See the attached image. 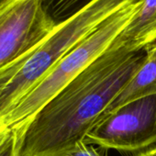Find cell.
<instances>
[{
  "mask_svg": "<svg viewBox=\"0 0 156 156\" xmlns=\"http://www.w3.org/2000/svg\"><path fill=\"white\" fill-rule=\"evenodd\" d=\"M102 23L100 13L87 6L55 25L34 48L0 69V119L32 90L55 64Z\"/></svg>",
  "mask_w": 156,
  "mask_h": 156,
  "instance_id": "7a4b0ae2",
  "label": "cell"
},
{
  "mask_svg": "<svg viewBox=\"0 0 156 156\" xmlns=\"http://www.w3.org/2000/svg\"><path fill=\"white\" fill-rule=\"evenodd\" d=\"M154 42H156V0H143L139 12L111 46L140 51Z\"/></svg>",
  "mask_w": 156,
  "mask_h": 156,
  "instance_id": "52a82bcc",
  "label": "cell"
},
{
  "mask_svg": "<svg viewBox=\"0 0 156 156\" xmlns=\"http://www.w3.org/2000/svg\"><path fill=\"white\" fill-rule=\"evenodd\" d=\"M55 25L45 12L42 0H2L0 69L38 45Z\"/></svg>",
  "mask_w": 156,
  "mask_h": 156,
  "instance_id": "5b68a950",
  "label": "cell"
},
{
  "mask_svg": "<svg viewBox=\"0 0 156 156\" xmlns=\"http://www.w3.org/2000/svg\"><path fill=\"white\" fill-rule=\"evenodd\" d=\"M18 155V140L16 131L12 129L11 134L0 151V156H17Z\"/></svg>",
  "mask_w": 156,
  "mask_h": 156,
  "instance_id": "30bf717a",
  "label": "cell"
},
{
  "mask_svg": "<svg viewBox=\"0 0 156 156\" xmlns=\"http://www.w3.org/2000/svg\"><path fill=\"white\" fill-rule=\"evenodd\" d=\"M93 0H42V6L48 16L56 23L69 19Z\"/></svg>",
  "mask_w": 156,
  "mask_h": 156,
  "instance_id": "ba28073f",
  "label": "cell"
},
{
  "mask_svg": "<svg viewBox=\"0 0 156 156\" xmlns=\"http://www.w3.org/2000/svg\"><path fill=\"white\" fill-rule=\"evenodd\" d=\"M145 50L110 46L17 134V156H66L140 67Z\"/></svg>",
  "mask_w": 156,
  "mask_h": 156,
  "instance_id": "6da1fadb",
  "label": "cell"
},
{
  "mask_svg": "<svg viewBox=\"0 0 156 156\" xmlns=\"http://www.w3.org/2000/svg\"><path fill=\"white\" fill-rule=\"evenodd\" d=\"M138 156H156V146L146 151H144V152H142V153H140V154H139Z\"/></svg>",
  "mask_w": 156,
  "mask_h": 156,
  "instance_id": "7c38bea8",
  "label": "cell"
},
{
  "mask_svg": "<svg viewBox=\"0 0 156 156\" xmlns=\"http://www.w3.org/2000/svg\"><path fill=\"white\" fill-rule=\"evenodd\" d=\"M108 151L102 147L87 144L82 140L77 143L74 149L66 156H108Z\"/></svg>",
  "mask_w": 156,
  "mask_h": 156,
  "instance_id": "9c48e42d",
  "label": "cell"
},
{
  "mask_svg": "<svg viewBox=\"0 0 156 156\" xmlns=\"http://www.w3.org/2000/svg\"><path fill=\"white\" fill-rule=\"evenodd\" d=\"M156 94V42L145 49V59L116 98L107 107L99 119L136 99Z\"/></svg>",
  "mask_w": 156,
  "mask_h": 156,
  "instance_id": "8992f818",
  "label": "cell"
},
{
  "mask_svg": "<svg viewBox=\"0 0 156 156\" xmlns=\"http://www.w3.org/2000/svg\"><path fill=\"white\" fill-rule=\"evenodd\" d=\"M84 141L130 156L155 147L156 94L131 101L99 119Z\"/></svg>",
  "mask_w": 156,
  "mask_h": 156,
  "instance_id": "277c9868",
  "label": "cell"
},
{
  "mask_svg": "<svg viewBox=\"0 0 156 156\" xmlns=\"http://www.w3.org/2000/svg\"><path fill=\"white\" fill-rule=\"evenodd\" d=\"M1 1H2V0H0V2H1Z\"/></svg>",
  "mask_w": 156,
  "mask_h": 156,
  "instance_id": "4fadbf2b",
  "label": "cell"
},
{
  "mask_svg": "<svg viewBox=\"0 0 156 156\" xmlns=\"http://www.w3.org/2000/svg\"><path fill=\"white\" fill-rule=\"evenodd\" d=\"M142 2L143 0L124 7L77 44L32 90L0 119V123L10 129L25 126L50 100L111 46L139 12Z\"/></svg>",
  "mask_w": 156,
  "mask_h": 156,
  "instance_id": "3957f363",
  "label": "cell"
},
{
  "mask_svg": "<svg viewBox=\"0 0 156 156\" xmlns=\"http://www.w3.org/2000/svg\"><path fill=\"white\" fill-rule=\"evenodd\" d=\"M11 131H12V129L5 126L2 123H0V151H1L4 144L6 143L9 137L10 136Z\"/></svg>",
  "mask_w": 156,
  "mask_h": 156,
  "instance_id": "8fae6325",
  "label": "cell"
}]
</instances>
